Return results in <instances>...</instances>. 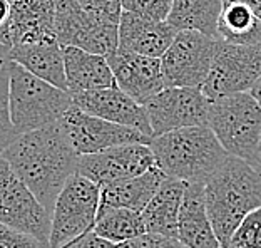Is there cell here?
I'll use <instances>...</instances> for the list:
<instances>
[{
  "instance_id": "cell-34",
  "label": "cell",
  "mask_w": 261,
  "mask_h": 248,
  "mask_svg": "<svg viewBox=\"0 0 261 248\" xmlns=\"http://www.w3.org/2000/svg\"><path fill=\"white\" fill-rule=\"evenodd\" d=\"M10 47H7L5 44L0 42V70L4 67H7V64L10 61Z\"/></svg>"
},
{
  "instance_id": "cell-4",
  "label": "cell",
  "mask_w": 261,
  "mask_h": 248,
  "mask_svg": "<svg viewBox=\"0 0 261 248\" xmlns=\"http://www.w3.org/2000/svg\"><path fill=\"white\" fill-rule=\"evenodd\" d=\"M9 106L12 122L22 134L59 122L74 101L69 91L9 61Z\"/></svg>"
},
{
  "instance_id": "cell-37",
  "label": "cell",
  "mask_w": 261,
  "mask_h": 248,
  "mask_svg": "<svg viewBox=\"0 0 261 248\" xmlns=\"http://www.w3.org/2000/svg\"><path fill=\"white\" fill-rule=\"evenodd\" d=\"M9 166V163H7V159H5L2 155H0V178H2V175H4V171L5 168Z\"/></svg>"
},
{
  "instance_id": "cell-10",
  "label": "cell",
  "mask_w": 261,
  "mask_h": 248,
  "mask_svg": "<svg viewBox=\"0 0 261 248\" xmlns=\"http://www.w3.org/2000/svg\"><path fill=\"white\" fill-rule=\"evenodd\" d=\"M0 223L32 235L44 248H49L52 215L10 164L0 178Z\"/></svg>"
},
{
  "instance_id": "cell-6",
  "label": "cell",
  "mask_w": 261,
  "mask_h": 248,
  "mask_svg": "<svg viewBox=\"0 0 261 248\" xmlns=\"http://www.w3.org/2000/svg\"><path fill=\"white\" fill-rule=\"evenodd\" d=\"M100 206V186L79 173L64 185L52 211L49 248H64L92 232Z\"/></svg>"
},
{
  "instance_id": "cell-2",
  "label": "cell",
  "mask_w": 261,
  "mask_h": 248,
  "mask_svg": "<svg viewBox=\"0 0 261 248\" xmlns=\"http://www.w3.org/2000/svg\"><path fill=\"white\" fill-rule=\"evenodd\" d=\"M204 198L207 216L223 248L240 223L261 208V171L229 155L206 181Z\"/></svg>"
},
{
  "instance_id": "cell-17",
  "label": "cell",
  "mask_w": 261,
  "mask_h": 248,
  "mask_svg": "<svg viewBox=\"0 0 261 248\" xmlns=\"http://www.w3.org/2000/svg\"><path fill=\"white\" fill-rule=\"evenodd\" d=\"M56 4L57 0H14L9 26L10 47L57 39Z\"/></svg>"
},
{
  "instance_id": "cell-21",
  "label": "cell",
  "mask_w": 261,
  "mask_h": 248,
  "mask_svg": "<svg viewBox=\"0 0 261 248\" xmlns=\"http://www.w3.org/2000/svg\"><path fill=\"white\" fill-rule=\"evenodd\" d=\"M186 181L166 176L156 194L141 211L147 232L177 238L179 211L185 200Z\"/></svg>"
},
{
  "instance_id": "cell-33",
  "label": "cell",
  "mask_w": 261,
  "mask_h": 248,
  "mask_svg": "<svg viewBox=\"0 0 261 248\" xmlns=\"http://www.w3.org/2000/svg\"><path fill=\"white\" fill-rule=\"evenodd\" d=\"M12 2L14 0H0V42L10 47L9 26L12 17Z\"/></svg>"
},
{
  "instance_id": "cell-30",
  "label": "cell",
  "mask_w": 261,
  "mask_h": 248,
  "mask_svg": "<svg viewBox=\"0 0 261 248\" xmlns=\"http://www.w3.org/2000/svg\"><path fill=\"white\" fill-rule=\"evenodd\" d=\"M89 14L109 22H121L122 15V0H77Z\"/></svg>"
},
{
  "instance_id": "cell-31",
  "label": "cell",
  "mask_w": 261,
  "mask_h": 248,
  "mask_svg": "<svg viewBox=\"0 0 261 248\" xmlns=\"http://www.w3.org/2000/svg\"><path fill=\"white\" fill-rule=\"evenodd\" d=\"M0 248H44L42 243L25 232L0 223Z\"/></svg>"
},
{
  "instance_id": "cell-38",
  "label": "cell",
  "mask_w": 261,
  "mask_h": 248,
  "mask_svg": "<svg viewBox=\"0 0 261 248\" xmlns=\"http://www.w3.org/2000/svg\"><path fill=\"white\" fill-rule=\"evenodd\" d=\"M258 169H259V171H261V164H259V166H258Z\"/></svg>"
},
{
  "instance_id": "cell-14",
  "label": "cell",
  "mask_w": 261,
  "mask_h": 248,
  "mask_svg": "<svg viewBox=\"0 0 261 248\" xmlns=\"http://www.w3.org/2000/svg\"><path fill=\"white\" fill-rule=\"evenodd\" d=\"M116 84L134 101L144 106L166 87L161 57H149L117 47L108 56Z\"/></svg>"
},
{
  "instance_id": "cell-19",
  "label": "cell",
  "mask_w": 261,
  "mask_h": 248,
  "mask_svg": "<svg viewBox=\"0 0 261 248\" xmlns=\"http://www.w3.org/2000/svg\"><path fill=\"white\" fill-rule=\"evenodd\" d=\"M64 66L67 91L70 94L102 89L116 84L108 57L96 52L79 47H64Z\"/></svg>"
},
{
  "instance_id": "cell-27",
  "label": "cell",
  "mask_w": 261,
  "mask_h": 248,
  "mask_svg": "<svg viewBox=\"0 0 261 248\" xmlns=\"http://www.w3.org/2000/svg\"><path fill=\"white\" fill-rule=\"evenodd\" d=\"M19 131L15 129L10 117L9 106V64L0 70V153L14 141Z\"/></svg>"
},
{
  "instance_id": "cell-1",
  "label": "cell",
  "mask_w": 261,
  "mask_h": 248,
  "mask_svg": "<svg viewBox=\"0 0 261 248\" xmlns=\"http://www.w3.org/2000/svg\"><path fill=\"white\" fill-rule=\"evenodd\" d=\"M0 155L52 215L59 193L77 173L79 163L61 124L19 134Z\"/></svg>"
},
{
  "instance_id": "cell-16",
  "label": "cell",
  "mask_w": 261,
  "mask_h": 248,
  "mask_svg": "<svg viewBox=\"0 0 261 248\" xmlns=\"http://www.w3.org/2000/svg\"><path fill=\"white\" fill-rule=\"evenodd\" d=\"M176 34L177 29L168 20H154L124 10L119 22V49L149 57H163Z\"/></svg>"
},
{
  "instance_id": "cell-9",
  "label": "cell",
  "mask_w": 261,
  "mask_h": 248,
  "mask_svg": "<svg viewBox=\"0 0 261 248\" xmlns=\"http://www.w3.org/2000/svg\"><path fill=\"white\" fill-rule=\"evenodd\" d=\"M261 74V44L241 45L221 40L201 89L210 99L251 91Z\"/></svg>"
},
{
  "instance_id": "cell-13",
  "label": "cell",
  "mask_w": 261,
  "mask_h": 248,
  "mask_svg": "<svg viewBox=\"0 0 261 248\" xmlns=\"http://www.w3.org/2000/svg\"><path fill=\"white\" fill-rule=\"evenodd\" d=\"M156 164L154 153L146 143L112 146L108 150L81 155L77 173L99 186L142 175Z\"/></svg>"
},
{
  "instance_id": "cell-29",
  "label": "cell",
  "mask_w": 261,
  "mask_h": 248,
  "mask_svg": "<svg viewBox=\"0 0 261 248\" xmlns=\"http://www.w3.org/2000/svg\"><path fill=\"white\" fill-rule=\"evenodd\" d=\"M116 248H188L179 238L168 237V235L144 232L138 237L122 241Z\"/></svg>"
},
{
  "instance_id": "cell-35",
  "label": "cell",
  "mask_w": 261,
  "mask_h": 248,
  "mask_svg": "<svg viewBox=\"0 0 261 248\" xmlns=\"http://www.w3.org/2000/svg\"><path fill=\"white\" fill-rule=\"evenodd\" d=\"M229 2H241L246 4L248 7L253 9V12L261 19V0H229Z\"/></svg>"
},
{
  "instance_id": "cell-18",
  "label": "cell",
  "mask_w": 261,
  "mask_h": 248,
  "mask_svg": "<svg viewBox=\"0 0 261 248\" xmlns=\"http://www.w3.org/2000/svg\"><path fill=\"white\" fill-rule=\"evenodd\" d=\"M177 238L188 248H221L213 223L207 216L204 183H186L179 211Z\"/></svg>"
},
{
  "instance_id": "cell-28",
  "label": "cell",
  "mask_w": 261,
  "mask_h": 248,
  "mask_svg": "<svg viewBox=\"0 0 261 248\" xmlns=\"http://www.w3.org/2000/svg\"><path fill=\"white\" fill-rule=\"evenodd\" d=\"M173 0H122V9L154 20H166Z\"/></svg>"
},
{
  "instance_id": "cell-32",
  "label": "cell",
  "mask_w": 261,
  "mask_h": 248,
  "mask_svg": "<svg viewBox=\"0 0 261 248\" xmlns=\"http://www.w3.org/2000/svg\"><path fill=\"white\" fill-rule=\"evenodd\" d=\"M64 248H116V245L109 240L99 237L97 233L87 232L82 235V237L70 241V243L65 245Z\"/></svg>"
},
{
  "instance_id": "cell-5",
  "label": "cell",
  "mask_w": 261,
  "mask_h": 248,
  "mask_svg": "<svg viewBox=\"0 0 261 248\" xmlns=\"http://www.w3.org/2000/svg\"><path fill=\"white\" fill-rule=\"evenodd\" d=\"M207 126L231 156L245 159L258 169L261 164V106L250 91L210 99Z\"/></svg>"
},
{
  "instance_id": "cell-7",
  "label": "cell",
  "mask_w": 261,
  "mask_h": 248,
  "mask_svg": "<svg viewBox=\"0 0 261 248\" xmlns=\"http://www.w3.org/2000/svg\"><path fill=\"white\" fill-rule=\"evenodd\" d=\"M221 39L198 31H177L161 57L166 87H201L210 74Z\"/></svg>"
},
{
  "instance_id": "cell-23",
  "label": "cell",
  "mask_w": 261,
  "mask_h": 248,
  "mask_svg": "<svg viewBox=\"0 0 261 248\" xmlns=\"http://www.w3.org/2000/svg\"><path fill=\"white\" fill-rule=\"evenodd\" d=\"M223 0H173L168 20L177 31H198L219 39L218 22Z\"/></svg>"
},
{
  "instance_id": "cell-8",
  "label": "cell",
  "mask_w": 261,
  "mask_h": 248,
  "mask_svg": "<svg viewBox=\"0 0 261 248\" xmlns=\"http://www.w3.org/2000/svg\"><path fill=\"white\" fill-rule=\"evenodd\" d=\"M56 35L62 47L111 56L119 47V23L89 14L77 0H57Z\"/></svg>"
},
{
  "instance_id": "cell-39",
  "label": "cell",
  "mask_w": 261,
  "mask_h": 248,
  "mask_svg": "<svg viewBox=\"0 0 261 248\" xmlns=\"http://www.w3.org/2000/svg\"><path fill=\"white\" fill-rule=\"evenodd\" d=\"M259 151H261V144H259Z\"/></svg>"
},
{
  "instance_id": "cell-26",
  "label": "cell",
  "mask_w": 261,
  "mask_h": 248,
  "mask_svg": "<svg viewBox=\"0 0 261 248\" xmlns=\"http://www.w3.org/2000/svg\"><path fill=\"white\" fill-rule=\"evenodd\" d=\"M223 248H261V208L251 211Z\"/></svg>"
},
{
  "instance_id": "cell-15",
  "label": "cell",
  "mask_w": 261,
  "mask_h": 248,
  "mask_svg": "<svg viewBox=\"0 0 261 248\" xmlns=\"http://www.w3.org/2000/svg\"><path fill=\"white\" fill-rule=\"evenodd\" d=\"M72 101L77 108L89 114L124 124L129 128H136L152 138V128L146 108L134 101L117 84L102 87V89L75 92L72 94Z\"/></svg>"
},
{
  "instance_id": "cell-3",
  "label": "cell",
  "mask_w": 261,
  "mask_h": 248,
  "mask_svg": "<svg viewBox=\"0 0 261 248\" xmlns=\"http://www.w3.org/2000/svg\"><path fill=\"white\" fill-rule=\"evenodd\" d=\"M149 146L156 166L166 176L186 183L206 185L229 156L210 126H188L152 136Z\"/></svg>"
},
{
  "instance_id": "cell-25",
  "label": "cell",
  "mask_w": 261,
  "mask_h": 248,
  "mask_svg": "<svg viewBox=\"0 0 261 248\" xmlns=\"http://www.w3.org/2000/svg\"><path fill=\"white\" fill-rule=\"evenodd\" d=\"M92 232L112 241L114 245H119L122 241L147 232V230L141 211L100 205Z\"/></svg>"
},
{
  "instance_id": "cell-22",
  "label": "cell",
  "mask_w": 261,
  "mask_h": 248,
  "mask_svg": "<svg viewBox=\"0 0 261 248\" xmlns=\"http://www.w3.org/2000/svg\"><path fill=\"white\" fill-rule=\"evenodd\" d=\"M164 178V171L154 164L142 175L104 185L100 186V205L142 211L159 190Z\"/></svg>"
},
{
  "instance_id": "cell-36",
  "label": "cell",
  "mask_w": 261,
  "mask_h": 248,
  "mask_svg": "<svg viewBox=\"0 0 261 248\" xmlns=\"http://www.w3.org/2000/svg\"><path fill=\"white\" fill-rule=\"evenodd\" d=\"M251 94H253V97L256 99V101L259 103V106H261V74H259V78L256 79V82L253 84V87H251V91H250Z\"/></svg>"
},
{
  "instance_id": "cell-11",
  "label": "cell",
  "mask_w": 261,
  "mask_h": 248,
  "mask_svg": "<svg viewBox=\"0 0 261 248\" xmlns=\"http://www.w3.org/2000/svg\"><path fill=\"white\" fill-rule=\"evenodd\" d=\"M59 124H61L70 146L74 147L79 156L97 153L119 144H149L152 139L151 136L144 134L139 129L92 116L81 108H77L75 104L61 117Z\"/></svg>"
},
{
  "instance_id": "cell-24",
  "label": "cell",
  "mask_w": 261,
  "mask_h": 248,
  "mask_svg": "<svg viewBox=\"0 0 261 248\" xmlns=\"http://www.w3.org/2000/svg\"><path fill=\"white\" fill-rule=\"evenodd\" d=\"M218 32L219 39L229 44H261V19L246 4L223 0Z\"/></svg>"
},
{
  "instance_id": "cell-12",
  "label": "cell",
  "mask_w": 261,
  "mask_h": 248,
  "mask_svg": "<svg viewBox=\"0 0 261 248\" xmlns=\"http://www.w3.org/2000/svg\"><path fill=\"white\" fill-rule=\"evenodd\" d=\"M152 136L179 128L207 126L210 97L201 87H164L144 104Z\"/></svg>"
},
{
  "instance_id": "cell-20",
  "label": "cell",
  "mask_w": 261,
  "mask_h": 248,
  "mask_svg": "<svg viewBox=\"0 0 261 248\" xmlns=\"http://www.w3.org/2000/svg\"><path fill=\"white\" fill-rule=\"evenodd\" d=\"M10 61L25 67L44 81L67 91L64 66V47L57 39L39 40V42L15 44L10 47Z\"/></svg>"
}]
</instances>
